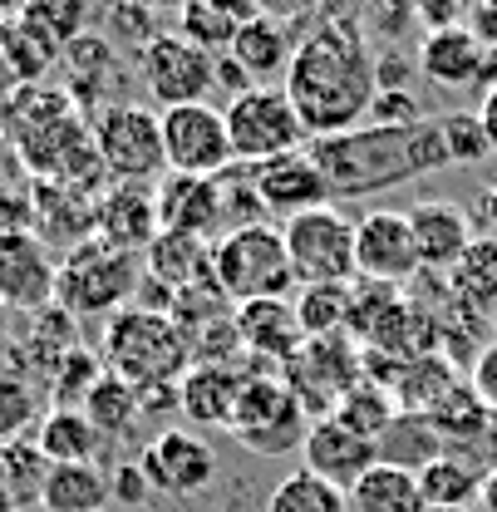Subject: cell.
Wrapping results in <instances>:
<instances>
[{"label": "cell", "instance_id": "obj_1", "mask_svg": "<svg viewBox=\"0 0 497 512\" xmlns=\"http://www.w3.org/2000/svg\"><path fill=\"white\" fill-rule=\"evenodd\" d=\"M281 89L311 143L370 124L379 99V55L360 30V15H320L301 35Z\"/></svg>", "mask_w": 497, "mask_h": 512}, {"label": "cell", "instance_id": "obj_2", "mask_svg": "<svg viewBox=\"0 0 497 512\" xmlns=\"http://www.w3.org/2000/svg\"><path fill=\"white\" fill-rule=\"evenodd\" d=\"M306 153H311L315 173L325 178V192L340 202L404 188L424 173L453 168L438 119H419V124L404 128L365 124L350 128V133H335V138H315V143H306Z\"/></svg>", "mask_w": 497, "mask_h": 512}, {"label": "cell", "instance_id": "obj_3", "mask_svg": "<svg viewBox=\"0 0 497 512\" xmlns=\"http://www.w3.org/2000/svg\"><path fill=\"white\" fill-rule=\"evenodd\" d=\"M104 370L114 380H124L138 394H158V389H178L187 375V350L173 316L163 311H143L128 306L104 325V350H99Z\"/></svg>", "mask_w": 497, "mask_h": 512}, {"label": "cell", "instance_id": "obj_4", "mask_svg": "<svg viewBox=\"0 0 497 512\" xmlns=\"http://www.w3.org/2000/svg\"><path fill=\"white\" fill-rule=\"evenodd\" d=\"M212 286L232 306L291 296L296 291V271H291L281 227L276 222H256V227H237L222 242H212Z\"/></svg>", "mask_w": 497, "mask_h": 512}, {"label": "cell", "instance_id": "obj_5", "mask_svg": "<svg viewBox=\"0 0 497 512\" xmlns=\"http://www.w3.org/2000/svg\"><path fill=\"white\" fill-rule=\"evenodd\" d=\"M143 286V256L109 247V242H84L60 261L55 281V306L69 316H119L138 301Z\"/></svg>", "mask_w": 497, "mask_h": 512}, {"label": "cell", "instance_id": "obj_6", "mask_svg": "<svg viewBox=\"0 0 497 512\" xmlns=\"http://www.w3.org/2000/svg\"><path fill=\"white\" fill-rule=\"evenodd\" d=\"M227 434L247 453L281 458V453H296V448L306 444L311 419H306V409H301V399H296L291 384L281 380V375H271V370H261V365H251L247 380H242V394H237V409H232Z\"/></svg>", "mask_w": 497, "mask_h": 512}, {"label": "cell", "instance_id": "obj_7", "mask_svg": "<svg viewBox=\"0 0 497 512\" xmlns=\"http://www.w3.org/2000/svg\"><path fill=\"white\" fill-rule=\"evenodd\" d=\"M222 119H227V138H232V158L247 163V168L301 153L311 143V133L301 128L286 89H276V84H256L247 94H237L222 109Z\"/></svg>", "mask_w": 497, "mask_h": 512}, {"label": "cell", "instance_id": "obj_8", "mask_svg": "<svg viewBox=\"0 0 497 512\" xmlns=\"http://www.w3.org/2000/svg\"><path fill=\"white\" fill-rule=\"evenodd\" d=\"M296 286H355V222L340 207H315L281 222Z\"/></svg>", "mask_w": 497, "mask_h": 512}, {"label": "cell", "instance_id": "obj_9", "mask_svg": "<svg viewBox=\"0 0 497 512\" xmlns=\"http://www.w3.org/2000/svg\"><path fill=\"white\" fill-rule=\"evenodd\" d=\"M94 148L104 158L109 183H153L168 173L163 158V114L143 104H109L94 119Z\"/></svg>", "mask_w": 497, "mask_h": 512}, {"label": "cell", "instance_id": "obj_10", "mask_svg": "<svg viewBox=\"0 0 497 512\" xmlns=\"http://www.w3.org/2000/svg\"><path fill=\"white\" fill-rule=\"evenodd\" d=\"M138 79L158 104V114L183 104H207V94L217 89V55L197 50L178 30H163L153 45L138 50Z\"/></svg>", "mask_w": 497, "mask_h": 512}, {"label": "cell", "instance_id": "obj_11", "mask_svg": "<svg viewBox=\"0 0 497 512\" xmlns=\"http://www.w3.org/2000/svg\"><path fill=\"white\" fill-rule=\"evenodd\" d=\"M163 158H168V173H183V178L227 173L237 158H232V138H227L222 109H212V104L163 109Z\"/></svg>", "mask_w": 497, "mask_h": 512}, {"label": "cell", "instance_id": "obj_12", "mask_svg": "<svg viewBox=\"0 0 497 512\" xmlns=\"http://www.w3.org/2000/svg\"><path fill=\"white\" fill-rule=\"evenodd\" d=\"M173 325L183 335V350L192 365H237L242 335H237V306L207 281L173 296Z\"/></svg>", "mask_w": 497, "mask_h": 512}, {"label": "cell", "instance_id": "obj_13", "mask_svg": "<svg viewBox=\"0 0 497 512\" xmlns=\"http://www.w3.org/2000/svg\"><path fill=\"white\" fill-rule=\"evenodd\" d=\"M355 271L370 286H404L419 276V252L409 232V212L374 207L370 217L355 222Z\"/></svg>", "mask_w": 497, "mask_h": 512}, {"label": "cell", "instance_id": "obj_14", "mask_svg": "<svg viewBox=\"0 0 497 512\" xmlns=\"http://www.w3.org/2000/svg\"><path fill=\"white\" fill-rule=\"evenodd\" d=\"M143 478L153 493H168V498H187V493H202L212 478H217V453L202 434H187V429H163L153 434L143 458H138Z\"/></svg>", "mask_w": 497, "mask_h": 512}, {"label": "cell", "instance_id": "obj_15", "mask_svg": "<svg viewBox=\"0 0 497 512\" xmlns=\"http://www.w3.org/2000/svg\"><path fill=\"white\" fill-rule=\"evenodd\" d=\"M158 188L148 183H109L94 202V237L124 252H148L158 242Z\"/></svg>", "mask_w": 497, "mask_h": 512}, {"label": "cell", "instance_id": "obj_16", "mask_svg": "<svg viewBox=\"0 0 497 512\" xmlns=\"http://www.w3.org/2000/svg\"><path fill=\"white\" fill-rule=\"evenodd\" d=\"M55 281H60V261L40 237H15L0 247V306L35 316L45 306H55Z\"/></svg>", "mask_w": 497, "mask_h": 512}, {"label": "cell", "instance_id": "obj_17", "mask_svg": "<svg viewBox=\"0 0 497 512\" xmlns=\"http://www.w3.org/2000/svg\"><path fill=\"white\" fill-rule=\"evenodd\" d=\"M301 458H306V473L325 478V483L340 488V493H350L374 463H379V444L365 439V434H355L350 424H340V419L330 414V419H315L311 424V434H306V444H301Z\"/></svg>", "mask_w": 497, "mask_h": 512}, {"label": "cell", "instance_id": "obj_18", "mask_svg": "<svg viewBox=\"0 0 497 512\" xmlns=\"http://www.w3.org/2000/svg\"><path fill=\"white\" fill-rule=\"evenodd\" d=\"M256 178V197L266 207V217H301V212H315V207H330V192H325V178L315 173L311 153H286V158H271V163H256L251 168Z\"/></svg>", "mask_w": 497, "mask_h": 512}, {"label": "cell", "instance_id": "obj_19", "mask_svg": "<svg viewBox=\"0 0 497 512\" xmlns=\"http://www.w3.org/2000/svg\"><path fill=\"white\" fill-rule=\"evenodd\" d=\"M158 222H163V232H183V237H197V242H222L227 217H222L217 178L168 173L158 183Z\"/></svg>", "mask_w": 497, "mask_h": 512}, {"label": "cell", "instance_id": "obj_20", "mask_svg": "<svg viewBox=\"0 0 497 512\" xmlns=\"http://www.w3.org/2000/svg\"><path fill=\"white\" fill-rule=\"evenodd\" d=\"M237 335H242V350L256 355V360H266V365H291L301 355V345H306L291 296L237 306Z\"/></svg>", "mask_w": 497, "mask_h": 512}, {"label": "cell", "instance_id": "obj_21", "mask_svg": "<svg viewBox=\"0 0 497 512\" xmlns=\"http://www.w3.org/2000/svg\"><path fill=\"white\" fill-rule=\"evenodd\" d=\"M409 232H414V252H419V271H453L463 252L473 247V222L458 202H419L409 212Z\"/></svg>", "mask_w": 497, "mask_h": 512}, {"label": "cell", "instance_id": "obj_22", "mask_svg": "<svg viewBox=\"0 0 497 512\" xmlns=\"http://www.w3.org/2000/svg\"><path fill=\"white\" fill-rule=\"evenodd\" d=\"M247 370L251 365H187L183 384H178V409H183L187 424L227 434Z\"/></svg>", "mask_w": 497, "mask_h": 512}, {"label": "cell", "instance_id": "obj_23", "mask_svg": "<svg viewBox=\"0 0 497 512\" xmlns=\"http://www.w3.org/2000/svg\"><path fill=\"white\" fill-rule=\"evenodd\" d=\"M419 69H424V79H434L438 89H458L463 94V89L483 84V74H493V55L478 45V35L468 25H453V30L424 35Z\"/></svg>", "mask_w": 497, "mask_h": 512}, {"label": "cell", "instance_id": "obj_24", "mask_svg": "<svg viewBox=\"0 0 497 512\" xmlns=\"http://www.w3.org/2000/svg\"><path fill=\"white\" fill-rule=\"evenodd\" d=\"M30 207H35V237L45 247H64V256L84 242H94V197H79L55 183H30Z\"/></svg>", "mask_w": 497, "mask_h": 512}, {"label": "cell", "instance_id": "obj_25", "mask_svg": "<svg viewBox=\"0 0 497 512\" xmlns=\"http://www.w3.org/2000/svg\"><path fill=\"white\" fill-rule=\"evenodd\" d=\"M296 45H301V40H296V35L271 15V10H256L247 25L237 30V40H232L227 60H237V69H242L247 79L266 84V79H286Z\"/></svg>", "mask_w": 497, "mask_h": 512}, {"label": "cell", "instance_id": "obj_26", "mask_svg": "<svg viewBox=\"0 0 497 512\" xmlns=\"http://www.w3.org/2000/svg\"><path fill=\"white\" fill-rule=\"evenodd\" d=\"M448 296L458 311L478 320L483 330H497V237H473L463 261L448 271Z\"/></svg>", "mask_w": 497, "mask_h": 512}, {"label": "cell", "instance_id": "obj_27", "mask_svg": "<svg viewBox=\"0 0 497 512\" xmlns=\"http://www.w3.org/2000/svg\"><path fill=\"white\" fill-rule=\"evenodd\" d=\"M143 271L163 281L168 291H192L212 281V242H197L183 232H158V242L143 252Z\"/></svg>", "mask_w": 497, "mask_h": 512}, {"label": "cell", "instance_id": "obj_28", "mask_svg": "<svg viewBox=\"0 0 497 512\" xmlns=\"http://www.w3.org/2000/svg\"><path fill=\"white\" fill-rule=\"evenodd\" d=\"M45 512H104L109 508V473L99 463H55L40 493Z\"/></svg>", "mask_w": 497, "mask_h": 512}, {"label": "cell", "instance_id": "obj_29", "mask_svg": "<svg viewBox=\"0 0 497 512\" xmlns=\"http://www.w3.org/2000/svg\"><path fill=\"white\" fill-rule=\"evenodd\" d=\"M35 448L55 463H99L104 434L84 419V409H50L35 429Z\"/></svg>", "mask_w": 497, "mask_h": 512}, {"label": "cell", "instance_id": "obj_30", "mask_svg": "<svg viewBox=\"0 0 497 512\" xmlns=\"http://www.w3.org/2000/svg\"><path fill=\"white\" fill-rule=\"evenodd\" d=\"M251 15H256V5H227V0H192L178 10V35L192 40L197 50H207V55H217L222 60V50H232V40H237V30L247 25Z\"/></svg>", "mask_w": 497, "mask_h": 512}, {"label": "cell", "instance_id": "obj_31", "mask_svg": "<svg viewBox=\"0 0 497 512\" xmlns=\"http://www.w3.org/2000/svg\"><path fill=\"white\" fill-rule=\"evenodd\" d=\"M458 370L448 365V355H419V360H404L399 375L389 380V394L399 404V414H429L448 389H458Z\"/></svg>", "mask_w": 497, "mask_h": 512}, {"label": "cell", "instance_id": "obj_32", "mask_svg": "<svg viewBox=\"0 0 497 512\" xmlns=\"http://www.w3.org/2000/svg\"><path fill=\"white\" fill-rule=\"evenodd\" d=\"M345 503H350V512H429L424 493H419V478L409 468H394V463H374L345 493Z\"/></svg>", "mask_w": 497, "mask_h": 512}, {"label": "cell", "instance_id": "obj_33", "mask_svg": "<svg viewBox=\"0 0 497 512\" xmlns=\"http://www.w3.org/2000/svg\"><path fill=\"white\" fill-rule=\"evenodd\" d=\"M50 478V458L35 448V439L0 448V512H25L40 503Z\"/></svg>", "mask_w": 497, "mask_h": 512}, {"label": "cell", "instance_id": "obj_34", "mask_svg": "<svg viewBox=\"0 0 497 512\" xmlns=\"http://www.w3.org/2000/svg\"><path fill=\"white\" fill-rule=\"evenodd\" d=\"M84 419L104 434V439H128L138 424H143V404H138V389H128L124 380H114L104 370V380L84 394Z\"/></svg>", "mask_w": 497, "mask_h": 512}, {"label": "cell", "instance_id": "obj_35", "mask_svg": "<svg viewBox=\"0 0 497 512\" xmlns=\"http://www.w3.org/2000/svg\"><path fill=\"white\" fill-rule=\"evenodd\" d=\"M291 306L306 340H330V335H345L355 320V286H301Z\"/></svg>", "mask_w": 497, "mask_h": 512}, {"label": "cell", "instance_id": "obj_36", "mask_svg": "<svg viewBox=\"0 0 497 512\" xmlns=\"http://www.w3.org/2000/svg\"><path fill=\"white\" fill-rule=\"evenodd\" d=\"M45 414H50V409H45L40 384L25 380V375L10 370V365H0V448L30 439Z\"/></svg>", "mask_w": 497, "mask_h": 512}, {"label": "cell", "instance_id": "obj_37", "mask_svg": "<svg viewBox=\"0 0 497 512\" xmlns=\"http://www.w3.org/2000/svg\"><path fill=\"white\" fill-rule=\"evenodd\" d=\"M419 478V493H424V508H468V503H478V488H483V468H473V463H463V458H434L429 468H419L414 473Z\"/></svg>", "mask_w": 497, "mask_h": 512}, {"label": "cell", "instance_id": "obj_38", "mask_svg": "<svg viewBox=\"0 0 497 512\" xmlns=\"http://www.w3.org/2000/svg\"><path fill=\"white\" fill-rule=\"evenodd\" d=\"M434 458H443V439L434 434V424L424 414H399L389 424V434L379 439V463H394V468H429Z\"/></svg>", "mask_w": 497, "mask_h": 512}, {"label": "cell", "instance_id": "obj_39", "mask_svg": "<svg viewBox=\"0 0 497 512\" xmlns=\"http://www.w3.org/2000/svg\"><path fill=\"white\" fill-rule=\"evenodd\" d=\"M0 60H5L15 84H45V74L60 64V55L35 30H25L20 15H5L0 20Z\"/></svg>", "mask_w": 497, "mask_h": 512}, {"label": "cell", "instance_id": "obj_40", "mask_svg": "<svg viewBox=\"0 0 497 512\" xmlns=\"http://www.w3.org/2000/svg\"><path fill=\"white\" fill-rule=\"evenodd\" d=\"M424 419L434 424L438 439H478V434H488V429L497 424L493 414L483 409V399L473 394V384H458V389H448V394L438 399Z\"/></svg>", "mask_w": 497, "mask_h": 512}, {"label": "cell", "instance_id": "obj_41", "mask_svg": "<svg viewBox=\"0 0 497 512\" xmlns=\"http://www.w3.org/2000/svg\"><path fill=\"white\" fill-rule=\"evenodd\" d=\"M335 419H340V424H350L355 434H365V439H374V444H379V439L389 434V424L399 419V404H394V394H389L384 384L365 380V384H355V389L335 404Z\"/></svg>", "mask_w": 497, "mask_h": 512}, {"label": "cell", "instance_id": "obj_42", "mask_svg": "<svg viewBox=\"0 0 497 512\" xmlns=\"http://www.w3.org/2000/svg\"><path fill=\"white\" fill-rule=\"evenodd\" d=\"M20 15V25L25 30H35L55 55L64 60V50L84 35V25H89V10L84 5H74V0H40V5H25V10H15Z\"/></svg>", "mask_w": 497, "mask_h": 512}, {"label": "cell", "instance_id": "obj_43", "mask_svg": "<svg viewBox=\"0 0 497 512\" xmlns=\"http://www.w3.org/2000/svg\"><path fill=\"white\" fill-rule=\"evenodd\" d=\"M266 512H350V503L340 488H330L325 478L301 468V473L276 483V493L266 498Z\"/></svg>", "mask_w": 497, "mask_h": 512}, {"label": "cell", "instance_id": "obj_44", "mask_svg": "<svg viewBox=\"0 0 497 512\" xmlns=\"http://www.w3.org/2000/svg\"><path fill=\"white\" fill-rule=\"evenodd\" d=\"M99 380H104V360L89 355L84 345L69 350L60 365H55V375H50V399H55V409H79L84 394H89Z\"/></svg>", "mask_w": 497, "mask_h": 512}, {"label": "cell", "instance_id": "obj_45", "mask_svg": "<svg viewBox=\"0 0 497 512\" xmlns=\"http://www.w3.org/2000/svg\"><path fill=\"white\" fill-rule=\"evenodd\" d=\"M438 133H443V148H448L453 168H458V163H483V158H493V148H488V138H483L478 114H463V109L438 114Z\"/></svg>", "mask_w": 497, "mask_h": 512}, {"label": "cell", "instance_id": "obj_46", "mask_svg": "<svg viewBox=\"0 0 497 512\" xmlns=\"http://www.w3.org/2000/svg\"><path fill=\"white\" fill-rule=\"evenodd\" d=\"M15 237H35V207H30V188H10L0 183V247Z\"/></svg>", "mask_w": 497, "mask_h": 512}, {"label": "cell", "instance_id": "obj_47", "mask_svg": "<svg viewBox=\"0 0 497 512\" xmlns=\"http://www.w3.org/2000/svg\"><path fill=\"white\" fill-rule=\"evenodd\" d=\"M419 119H429V114L419 109V99L409 89H379V99L370 109V124H384V128H404V124H419Z\"/></svg>", "mask_w": 497, "mask_h": 512}, {"label": "cell", "instance_id": "obj_48", "mask_svg": "<svg viewBox=\"0 0 497 512\" xmlns=\"http://www.w3.org/2000/svg\"><path fill=\"white\" fill-rule=\"evenodd\" d=\"M104 25H109V45H114V40H128V45H138V50L163 35V30H153V15H148V10H109Z\"/></svg>", "mask_w": 497, "mask_h": 512}, {"label": "cell", "instance_id": "obj_49", "mask_svg": "<svg viewBox=\"0 0 497 512\" xmlns=\"http://www.w3.org/2000/svg\"><path fill=\"white\" fill-rule=\"evenodd\" d=\"M148 478H143V468L138 463H119L114 473H109V503H119V508H143L148 503Z\"/></svg>", "mask_w": 497, "mask_h": 512}, {"label": "cell", "instance_id": "obj_50", "mask_svg": "<svg viewBox=\"0 0 497 512\" xmlns=\"http://www.w3.org/2000/svg\"><path fill=\"white\" fill-rule=\"evenodd\" d=\"M468 384L473 394L483 399V409L497 419V340H488L478 355H473V370H468Z\"/></svg>", "mask_w": 497, "mask_h": 512}, {"label": "cell", "instance_id": "obj_51", "mask_svg": "<svg viewBox=\"0 0 497 512\" xmlns=\"http://www.w3.org/2000/svg\"><path fill=\"white\" fill-rule=\"evenodd\" d=\"M478 124H483V138H488V148L497 153V84L483 89V104H478Z\"/></svg>", "mask_w": 497, "mask_h": 512}, {"label": "cell", "instance_id": "obj_52", "mask_svg": "<svg viewBox=\"0 0 497 512\" xmlns=\"http://www.w3.org/2000/svg\"><path fill=\"white\" fill-rule=\"evenodd\" d=\"M217 84H227V89H232V99H237V94H247V89H256L247 74L237 69V60H217Z\"/></svg>", "mask_w": 497, "mask_h": 512}, {"label": "cell", "instance_id": "obj_53", "mask_svg": "<svg viewBox=\"0 0 497 512\" xmlns=\"http://www.w3.org/2000/svg\"><path fill=\"white\" fill-rule=\"evenodd\" d=\"M478 508L483 512H497V468L483 478V488H478Z\"/></svg>", "mask_w": 497, "mask_h": 512}, {"label": "cell", "instance_id": "obj_54", "mask_svg": "<svg viewBox=\"0 0 497 512\" xmlns=\"http://www.w3.org/2000/svg\"><path fill=\"white\" fill-rule=\"evenodd\" d=\"M483 217H488V227H493L488 237H497V183L488 188V197H483Z\"/></svg>", "mask_w": 497, "mask_h": 512}, {"label": "cell", "instance_id": "obj_55", "mask_svg": "<svg viewBox=\"0 0 497 512\" xmlns=\"http://www.w3.org/2000/svg\"><path fill=\"white\" fill-rule=\"evenodd\" d=\"M10 325H15V311H5V306H0V350L10 345Z\"/></svg>", "mask_w": 497, "mask_h": 512}, {"label": "cell", "instance_id": "obj_56", "mask_svg": "<svg viewBox=\"0 0 497 512\" xmlns=\"http://www.w3.org/2000/svg\"><path fill=\"white\" fill-rule=\"evenodd\" d=\"M434 512H468V508H434Z\"/></svg>", "mask_w": 497, "mask_h": 512}, {"label": "cell", "instance_id": "obj_57", "mask_svg": "<svg viewBox=\"0 0 497 512\" xmlns=\"http://www.w3.org/2000/svg\"><path fill=\"white\" fill-rule=\"evenodd\" d=\"M0 20H5V10H0Z\"/></svg>", "mask_w": 497, "mask_h": 512}, {"label": "cell", "instance_id": "obj_58", "mask_svg": "<svg viewBox=\"0 0 497 512\" xmlns=\"http://www.w3.org/2000/svg\"><path fill=\"white\" fill-rule=\"evenodd\" d=\"M493 69H497V60H493Z\"/></svg>", "mask_w": 497, "mask_h": 512}]
</instances>
